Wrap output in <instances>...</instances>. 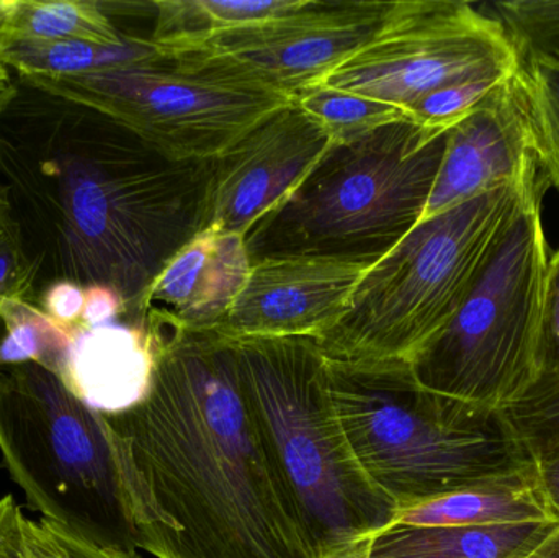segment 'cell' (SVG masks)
Wrapping results in <instances>:
<instances>
[{"label":"cell","instance_id":"14","mask_svg":"<svg viewBox=\"0 0 559 558\" xmlns=\"http://www.w3.org/2000/svg\"><path fill=\"white\" fill-rule=\"evenodd\" d=\"M535 157L534 131L515 71L450 128L445 156L423 219L492 187L514 182Z\"/></svg>","mask_w":559,"mask_h":558},{"label":"cell","instance_id":"7","mask_svg":"<svg viewBox=\"0 0 559 558\" xmlns=\"http://www.w3.org/2000/svg\"><path fill=\"white\" fill-rule=\"evenodd\" d=\"M548 187L540 164L534 161L472 290L411 363L424 389L502 409L537 382L538 334L550 262L542 216Z\"/></svg>","mask_w":559,"mask_h":558},{"label":"cell","instance_id":"17","mask_svg":"<svg viewBox=\"0 0 559 558\" xmlns=\"http://www.w3.org/2000/svg\"><path fill=\"white\" fill-rule=\"evenodd\" d=\"M558 526H391L371 539L364 558H527Z\"/></svg>","mask_w":559,"mask_h":558},{"label":"cell","instance_id":"30","mask_svg":"<svg viewBox=\"0 0 559 558\" xmlns=\"http://www.w3.org/2000/svg\"><path fill=\"white\" fill-rule=\"evenodd\" d=\"M538 380L559 377V251L548 262L538 334Z\"/></svg>","mask_w":559,"mask_h":558},{"label":"cell","instance_id":"25","mask_svg":"<svg viewBox=\"0 0 559 558\" xmlns=\"http://www.w3.org/2000/svg\"><path fill=\"white\" fill-rule=\"evenodd\" d=\"M295 102L324 128L332 143H348L384 124L409 118L406 111L393 105L321 84L302 88Z\"/></svg>","mask_w":559,"mask_h":558},{"label":"cell","instance_id":"32","mask_svg":"<svg viewBox=\"0 0 559 558\" xmlns=\"http://www.w3.org/2000/svg\"><path fill=\"white\" fill-rule=\"evenodd\" d=\"M120 318L127 320V308L120 297L107 288H91L84 292V310L81 321L75 327H98Z\"/></svg>","mask_w":559,"mask_h":558},{"label":"cell","instance_id":"23","mask_svg":"<svg viewBox=\"0 0 559 558\" xmlns=\"http://www.w3.org/2000/svg\"><path fill=\"white\" fill-rule=\"evenodd\" d=\"M0 369L38 364L61 379L72 343V328L56 323L29 300L0 305Z\"/></svg>","mask_w":559,"mask_h":558},{"label":"cell","instance_id":"34","mask_svg":"<svg viewBox=\"0 0 559 558\" xmlns=\"http://www.w3.org/2000/svg\"><path fill=\"white\" fill-rule=\"evenodd\" d=\"M527 558H559V526Z\"/></svg>","mask_w":559,"mask_h":558},{"label":"cell","instance_id":"27","mask_svg":"<svg viewBox=\"0 0 559 558\" xmlns=\"http://www.w3.org/2000/svg\"><path fill=\"white\" fill-rule=\"evenodd\" d=\"M502 413L535 459L558 448L559 377L537 380Z\"/></svg>","mask_w":559,"mask_h":558},{"label":"cell","instance_id":"5","mask_svg":"<svg viewBox=\"0 0 559 558\" xmlns=\"http://www.w3.org/2000/svg\"><path fill=\"white\" fill-rule=\"evenodd\" d=\"M449 133L404 118L331 143L299 186L246 233L251 264L271 258L377 264L423 219Z\"/></svg>","mask_w":559,"mask_h":558},{"label":"cell","instance_id":"19","mask_svg":"<svg viewBox=\"0 0 559 558\" xmlns=\"http://www.w3.org/2000/svg\"><path fill=\"white\" fill-rule=\"evenodd\" d=\"M302 0H159L153 3L154 29L150 43L157 52L189 51L212 39L277 19L298 9Z\"/></svg>","mask_w":559,"mask_h":558},{"label":"cell","instance_id":"11","mask_svg":"<svg viewBox=\"0 0 559 558\" xmlns=\"http://www.w3.org/2000/svg\"><path fill=\"white\" fill-rule=\"evenodd\" d=\"M388 7L390 2L380 0H302L298 9L277 19L167 56L295 98L360 49Z\"/></svg>","mask_w":559,"mask_h":558},{"label":"cell","instance_id":"18","mask_svg":"<svg viewBox=\"0 0 559 558\" xmlns=\"http://www.w3.org/2000/svg\"><path fill=\"white\" fill-rule=\"evenodd\" d=\"M538 521L558 520L535 471L397 511L391 526H496Z\"/></svg>","mask_w":559,"mask_h":558},{"label":"cell","instance_id":"9","mask_svg":"<svg viewBox=\"0 0 559 558\" xmlns=\"http://www.w3.org/2000/svg\"><path fill=\"white\" fill-rule=\"evenodd\" d=\"M20 79L110 115L182 161L216 159L295 100L157 51L85 74Z\"/></svg>","mask_w":559,"mask_h":558},{"label":"cell","instance_id":"31","mask_svg":"<svg viewBox=\"0 0 559 558\" xmlns=\"http://www.w3.org/2000/svg\"><path fill=\"white\" fill-rule=\"evenodd\" d=\"M38 307L56 323L74 328L84 310V290L69 284H56L45 292Z\"/></svg>","mask_w":559,"mask_h":558},{"label":"cell","instance_id":"13","mask_svg":"<svg viewBox=\"0 0 559 558\" xmlns=\"http://www.w3.org/2000/svg\"><path fill=\"white\" fill-rule=\"evenodd\" d=\"M368 269L335 259H262L252 264L245 288L216 333L231 340H318L347 313Z\"/></svg>","mask_w":559,"mask_h":558},{"label":"cell","instance_id":"15","mask_svg":"<svg viewBox=\"0 0 559 558\" xmlns=\"http://www.w3.org/2000/svg\"><path fill=\"white\" fill-rule=\"evenodd\" d=\"M251 268L242 236L206 226L154 278L138 323L154 334L216 331Z\"/></svg>","mask_w":559,"mask_h":558},{"label":"cell","instance_id":"28","mask_svg":"<svg viewBox=\"0 0 559 558\" xmlns=\"http://www.w3.org/2000/svg\"><path fill=\"white\" fill-rule=\"evenodd\" d=\"M508 78L475 79V81L456 82L432 94L426 95L407 110L411 120L423 127L452 128L475 110Z\"/></svg>","mask_w":559,"mask_h":558},{"label":"cell","instance_id":"21","mask_svg":"<svg viewBox=\"0 0 559 558\" xmlns=\"http://www.w3.org/2000/svg\"><path fill=\"white\" fill-rule=\"evenodd\" d=\"M154 51L150 39L140 36L120 46L0 38V62L7 69L12 68L19 78L85 74L147 58Z\"/></svg>","mask_w":559,"mask_h":558},{"label":"cell","instance_id":"3","mask_svg":"<svg viewBox=\"0 0 559 558\" xmlns=\"http://www.w3.org/2000/svg\"><path fill=\"white\" fill-rule=\"evenodd\" d=\"M325 369L355 458L397 511L537 471L501 408L430 392L411 364Z\"/></svg>","mask_w":559,"mask_h":558},{"label":"cell","instance_id":"24","mask_svg":"<svg viewBox=\"0 0 559 558\" xmlns=\"http://www.w3.org/2000/svg\"><path fill=\"white\" fill-rule=\"evenodd\" d=\"M518 82L542 173L559 190V62L521 56Z\"/></svg>","mask_w":559,"mask_h":558},{"label":"cell","instance_id":"29","mask_svg":"<svg viewBox=\"0 0 559 558\" xmlns=\"http://www.w3.org/2000/svg\"><path fill=\"white\" fill-rule=\"evenodd\" d=\"M32 268L23 252L20 229L10 212L9 200L0 187V305L7 300L32 301Z\"/></svg>","mask_w":559,"mask_h":558},{"label":"cell","instance_id":"33","mask_svg":"<svg viewBox=\"0 0 559 558\" xmlns=\"http://www.w3.org/2000/svg\"><path fill=\"white\" fill-rule=\"evenodd\" d=\"M537 477L545 500L559 521V446L537 459Z\"/></svg>","mask_w":559,"mask_h":558},{"label":"cell","instance_id":"8","mask_svg":"<svg viewBox=\"0 0 559 558\" xmlns=\"http://www.w3.org/2000/svg\"><path fill=\"white\" fill-rule=\"evenodd\" d=\"M0 452L29 510L102 546L138 550L102 413L38 364L0 369Z\"/></svg>","mask_w":559,"mask_h":558},{"label":"cell","instance_id":"20","mask_svg":"<svg viewBox=\"0 0 559 558\" xmlns=\"http://www.w3.org/2000/svg\"><path fill=\"white\" fill-rule=\"evenodd\" d=\"M0 38L120 46L134 36L118 28L104 2L7 0Z\"/></svg>","mask_w":559,"mask_h":558},{"label":"cell","instance_id":"26","mask_svg":"<svg viewBox=\"0 0 559 558\" xmlns=\"http://www.w3.org/2000/svg\"><path fill=\"white\" fill-rule=\"evenodd\" d=\"M492 9L519 55L559 62V0H506Z\"/></svg>","mask_w":559,"mask_h":558},{"label":"cell","instance_id":"2","mask_svg":"<svg viewBox=\"0 0 559 558\" xmlns=\"http://www.w3.org/2000/svg\"><path fill=\"white\" fill-rule=\"evenodd\" d=\"M150 336L146 392L102 413L136 549L156 558H316L249 403L236 341L216 331Z\"/></svg>","mask_w":559,"mask_h":558},{"label":"cell","instance_id":"6","mask_svg":"<svg viewBox=\"0 0 559 558\" xmlns=\"http://www.w3.org/2000/svg\"><path fill=\"white\" fill-rule=\"evenodd\" d=\"M492 187L423 219L371 265L347 313L316 341L331 363H413L472 290L521 193L522 179Z\"/></svg>","mask_w":559,"mask_h":558},{"label":"cell","instance_id":"16","mask_svg":"<svg viewBox=\"0 0 559 558\" xmlns=\"http://www.w3.org/2000/svg\"><path fill=\"white\" fill-rule=\"evenodd\" d=\"M153 360V341L141 324L74 327L61 380L97 412H120L146 392Z\"/></svg>","mask_w":559,"mask_h":558},{"label":"cell","instance_id":"36","mask_svg":"<svg viewBox=\"0 0 559 558\" xmlns=\"http://www.w3.org/2000/svg\"><path fill=\"white\" fill-rule=\"evenodd\" d=\"M7 0H0V26H2L3 16H5Z\"/></svg>","mask_w":559,"mask_h":558},{"label":"cell","instance_id":"22","mask_svg":"<svg viewBox=\"0 0 559 558\" xmlns=\"http://www.w3.org/2000/svg\"><path fill=\"white\" fill-rule=\"evenodd\" d=\"M0 558H141L136 550L102 546L55 521L25 517L12 495L0 498Z\"/></svg>","mask_w":559,"mask_h":558},{"label":"cell","instance_id":"4","mask_svg":"<svg viewBox=\"0 0 559 558\" xmlns=\"http://www.w3.org/2000/svg\"><path fill=\"white\" fill-rule=\"evenodd\" d=\"M252 412L292 491L316 558H364L397 507L370 480L342 428L312 337L235 340Z\"/></svg>","mask_w":559,"mask_h":558},{"label":"cell","instance_id":"1","mask_svg":"<svg viewBox=\"0 0 559 558\" xmlns=\"http://www.w3.org/2000/svg\"><path fill=\"white\" fill-rule=\"evenodd\" d=\"M213 170L215 159H176L110 115L15 75L0 104V187L33 304L56 284L107 288L138 323L154 278L206 226Z\"/></svg>","mask_w":559,"mask_h":558},{"label":"cell","instance_id":"10","mask_svg":"<svg viewBox=\"0 0 559 558\" xmlns=\"http://www.w3.org/2000/svg\"><path fill=\"white\" fill-rule=\"evenodd\" d=\"M521 55L495 13L460 0L390 2L370 39L318 84L406 111L439 88L508 78Z\"/></svg>","mask_w":559,"mask_h":558},{"label":"cell","instance_id":"12","mask_svg":"<svg viewBox=\"0 0 559 558\" xmlns=\"http://www.w3.org/2000/svg\"><path fill=\"white\" fill-rule=\"evenodd\" d=\"M331 143L295 100L274 111L216 157L206 226L245 238L299 186Z\"/></svg>","mask_w":559,"mask_h":558},{"label":"cell","instance_id":"35","mask_svg":"<svg viewBox=\"0 0 559 558\" xmlns=\"http://www.w3.org/2000/svg\"><path fill=\"white\" fill-rule=\"evenodd\" d=\"M13 88V78L10 75L9 69L0 62V104L9 97Z\"/></svg>","mask_w":559,"mask_h":558}]
</instances>
